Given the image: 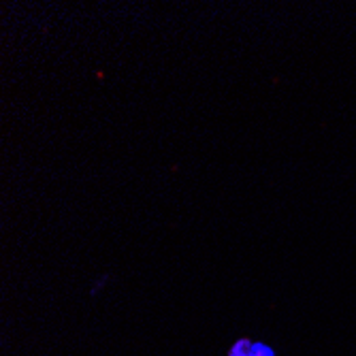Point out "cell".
Here are the masks:
<instances>
[{
    "label": "cell",
    "mask_w": 356,
    "mask_h": 356,
    "mask_svg": "<svg viewBox=\"0 0 356 356\" xmlns=\"http://www.w3.org/2000/svg\"><path fill=\"white\" fill-rule=\"evenodd\" d=\"M252 356H275L273 348L263 343V341H254V348H252Z\"/></svg>",
    "instance_id": "obj_2"
},
{
    "label": "cell",
    "mask_w": 356,
    "mask_h": 356,
    "mask_svg": "<svg viewBox=\"0 0 356 356\" xmlns=\"http://www.w3.org/2000/svg\"><path fill=\"white\" fill-rule=\"evenodd\" d=\"M252 348H254V341L250 339H237L231 350H229V356H252Z\"/></svg>",
    "instance_id": "obj_1"
}]
</instances>
